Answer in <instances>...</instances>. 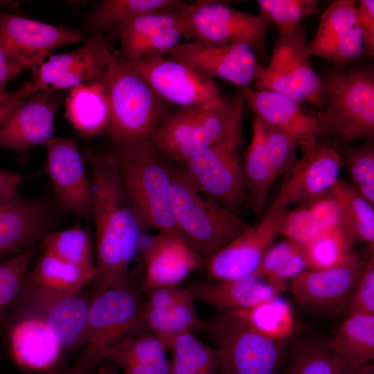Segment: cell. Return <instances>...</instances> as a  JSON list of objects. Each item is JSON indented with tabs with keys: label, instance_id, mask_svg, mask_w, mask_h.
<instances>
[{
	"label": "cell",
	"instance_id": "1",
	"mask_svg": "<svg viewBox=\"0 0 374 374\" xmlns=\"http://www.w3.org/2000/svg\"><path fill=\"white\" fill-rule=\"evenodd\" d=\"M91 165L96 225L97 288L130 285L127 272L140 231L121 182L114 154L85 150Z\"/></svg>",
	"mask_w": 374,
	"mask_h": 374
},
{
	"label": "cell",
	"instance_id": "2",
	"mask_svg": "<svg viewBox=\"0 0 374 374\" xmlns=\"http://www.w3.org/2000/svg\"><path fill=\"white\" fill-rule=\"evenodd\" d=\"M114 154L123 189L140 228L180 233L171 212L169 160L151 139L117 148Z\"/></svg>",
	"mask_w": 374,
	"mask_h": 374
},
{
	"label": "cell",
	"instance_id": "3",
	"mask_svg": "<svg viewBox=\"0 0 374 374\" xmlns=\"http://www.w3.org/2000/svg\"><path fill=\"white\" fill-rule=\"evenodd\" d=\"M168 166L175 224L198 255L208 260L249 225L195 186L175 163L169 160Z\"/></svg>",
	"mask_w": 374,
	"mask_h": 374
},
{
	"label": "cell",
	"instance_id": "4",
	"mask_svg": "<svg viewBox=\"0 0 374 374\" xmlns=\"http://www.w3.org/2000/svg\"><path fill=\"white\" fill-rule=\"evenodd\" d=\"M323 111L317 114L323 135L336 136L344 145L373 141L374 74L367 67L330 72L322 78Z\"/></svg>",
	"mask_w": 374,
	"mask_h": 374
},
{
	"label": "cell",
	"instance_id": "5",
	"mask_svg": "<svg viewBox=\"0 0 374 374\" xmlns=\"http://www.w3.org/2000/svg\"><path fill=\"white\" fill-rule=\"evenodd\" d=\"M102 83L109 106L107 134L116 147L150 140L161 123L163 100L118 51Z\"/></svg>",
	"mask_w": 374,
	"mask_h": 374
},
{
	"label": "cell",
	"instance_id": "6",
	"mask_svg": "<svg viewBox=\"0 0 374 374\" xmlns=\"http://www.w3.org/2000/svg\"><path fill=\"white\" fill-rule=\"evenodd\" d=\"M244 105L240 91L231 103L181 108L161 123L151 141L166 159L178 163L221 140L242 121Z\"/></svg>",
	"mask_w": 374,
	"mask_h": 374
},
{
	"label": "cell",
	"instance_id": "7",
	"mask_svg": "<svg viewBox=\"0 0 374 374\" xmlns=\"http://www.w3.org/2000/svg\"><path fill=\"white\" fill-rule=\"evenodd\" d=\"M243 141L240 121L218 142L176 163L195 186L236 214L247 204L239 154Z\"/></svg>",
	"mask_w": 374,
	"mask_h": 374
},
{
	"label": "cell",
	"instance_id": "8",
	"mask_svg": "<svg viewBox=\"0 0 374 374\" xmlns=\"http://www.w3.org/2000/svg\"><path fill=\"white\" fill-rule=\"evenodd\" d=\"M143 306L130 285L97 288L90 300L84 349L76 364L89 373L125 338L145 328Z\"/></svg>",
	"mask_w": 374,
	"mask_h": 374
},
{
	"label": "cell",
	"instance_id": "9",
	"mask_svg": "<svg viewBox=\"0 0 374 374\" xmlns=\"http://www.w3.org/2000/svg\"><path fill=\"white\" fill-rule=\"evenodd\" d=\"M198 326L215 345L217 374L276 373L282 342L261 335L225 311Z\"/></svg>",
	"mask_w": 374,
	"mask_h": 374
},
{
	"label": "cell",
	"instance_id": "10",
	"mask_svg": "<svg viewBox=\"0 0 374 374\" xmlns=\"http://www.w3.org/2000/svg\"><path fill=\"white\" fill-rule=\"evenodd\" d=\"M308 43L302 24L279 34L268 66H257L253 89L279 93L299 103L308 100L321 108L322 78L312 66Z\"/></svg>",
	"mask_w": 374,
	"mask_h": 374
},
{
	"label": "cell",
	"instance_id": "11",
	"mask_svg": "<svg viewBox=\"0 0 374 374\" xmlns=\"http://www.w3.org/2000/svg\"><path fill=\"white\" fill-rule=\"evenodd\" d=\"M296 148L291 136L258 116L254 118L243 170L247 204L257 214L265 212L276 179L297 161Z\"/></svg>",
	"mask_w": 374,
	"mask_h": 374
},
{
	"label": "cell",
	"instance_id": "12",
	"mask_svg": "<svg viewBox=\"0 0 374 374\" xmlns=\"http://www.w3.org/2000/svg\"><path fill=\"white\" fill-rule=\"evenodd\" d=\"M183 21L186 38L217 44L243 42L255 53L264 51L270 24L261 15L212 1L189 3L183 11Z\"/></svg>",
	"mask_w": 374,
	"mask_h": 374
},
{
	"label": "cell",
	"instance_id": "13",
	"mask_svg": "<svg viewBox=\"0 0 374 374\" xmlns=\"http://www.w3.org/2000/svg\"><path fill=\"white\" fill-rule=\"evenodd\" d=\"M125 62L160 98L181 108L225 100L213 79L166 55Z\"/></svg>",
	"mask_w": 374,
	"mask_h": 374
},
{
	"label": "cell",
	"instance_id": "14",
	"mask_svg": "<svg viewBox=\"0 0 374 374\" xmlns=\"http://www.w3.org/2000/svg\"><path fill=\"white\" fill-rule=\"evenodd\" d=\"M0 327L4 328L8 353L18 366L42 371L57 362L62 348L21 289Z\"/></svg>",
	"mask_w": 374,
	"mask_h": 374
},
{
	"label": "cell",
	"instance_id": "15",
	"mask_svg": "<svg viewBox=\"0 0 374 374\" xmlns=\"http://www.w3.org/2000/svg\"><path fill=\"white\" fill-rule=\"evenodd\" d=\"M116 54L103 33H96L77 50L52 55L47 62L32 66V81L39 90L51 91L102 82Z\"/></svg>",
	"mask_w": 374,
	"mask_h": 374
},
{
	"label": "cell",
	"instance_id": "16",
	"mask_svg": "<svg viewBox=\"0 0 374 374\" xmlns=\"http://www.w3.org/2000/svg\"><path fill=\"white\" fill-rule=\"evenodd\" d=\"M341 163L342 157L337 148L319 141L284 174L278 194L264 213L287 209L293 204L331 191L339 179Z\"/></svg>",
	"mask_w": 374,
	"mask_h": 374
},
{
	"label": "cell",
	"instance_id": "17",
	"mask_svg": "<svg viewBox=\"0 0 374 374\" xmlns=\"http://www.w3.org/2000/svg\"><path fill=\"white\" fill-rule=\"evenodd\" d=\"M212 78H219L242 89L253 82L258 64L255 52L243 42H181L166 55Z\"/></svg>",
	"mask_w": 374,
	"mask_h": 374
},
{
	"label": "cell",
	"instance_id": "18",
	"mask_svg": "<svg viewBox=\"0 0 374 374\" xmlns=\"http://www.w3.org/2000/svg\"><path fill=\"white\" fill-rule=\"evenodd\" d=\"M81 39L78 30L0 12V50L23 69L43 62L52 50Z\"/></svg>",
	"mask_w": 374,
	"mask_h": 374
},
{
	"label": "cell",
	"instance_id": "19",
	"mask_svg": "<svg viewBox=\"0 0 374 374\" xmlns=\"http://www.w3.org/2000/svg\"><path fill=\"white\" fill-rule=\"evenodd\" d=\"M288 208L265 213L261 220L242 233L208 260L209 275L219 281L253 275L264 255L280 235Z\"/></svg>",
	"mask_w": 374,
	"mask_h": 374
},
{
	"label": "cell",
	"instance_id": "20",
	"mask_svg": "<svg viewBox=\"0 0 374 374\" xmlns=\"http://www.w3.org/2000/svg\"><path fill=\"white\" fill-rule=\"evenodd\" d=\"M366 263L358 257L332 268L308 269L291 280L290 292L303 307L337 315L346 309Z\"/></svg>",
	"mask_w": 374,
	"mask_h": 374
},
{
	"label": "cell",
	"instance_id": "21",
	"mask_svg": "<svg viewBox=\"0 0 374 374\" xmlns=\"http://www.w3.org/2000/svg\"><path fill=\"white\" fill-rule=\"evenodd\" d=\"M183 11L145 13L117 25L120 58L132 62L166 55L184 37Z\"/></svg>",
	"mask_w": 374,
	"mask_h": 374
},
{
	"label": "cell",
	"instance_id": "22",
	"mask_svg": "<svg viewBox=\"0 0 374 374\" xmlns=\"http://www.w3.org/2000/svg\"><path fill=\"white\" fill-rule=\"evenodd\" d=\"M46 166L61 207L82 217L93 213V190L82 158L72 139L53 136L46 143Z\"/></svg>",
	"mask_w": 374,
	"mask_h": 374
},
{
	"label": "cell",
	"instance_id": "23",
	"mask_svg": "<svg viewBox=\"0 0 374 374\" xmlns=\"http://www.w3.org/2000/svg\"><path fill=\"white\" fill-rule=\"evenodd\" d=\"M60 98L39 90L24 100L0 124V148L18 152L46 144L53 136V121Z\"/></svg>",
	"mask_w": 374,
	"mask_h": 374
},
{
	"label": "cell",
	"instance_id": "24",
	"mask_svg": "<svg viewBox=\"0 0 374 374\" xmlns=\"http://www.w3.org/2000/svg\"><path fill=\"white\" fill-rule=\"evenodd\" d=\"M241 93L256 116L291 136L304 153L317 145L323 135L317 114L305 111L300 103L279 93L249 87L242 89Z\"/></svg>",
	"mask_w": 374,
	"mask_h": 374
},
{
	"label": "cell",
	"instance_id": "25",
	"mask_svg": "<svg viewBox=\"0 0 374 374\" xmlns=\"http://www.w3.org/2000/svg\"><path fill=\"white\" fill-rule=\"evenodd\" d=\"M145 276L141 290L160 286H176L199 263L201 257L178 232H159L142 248Z\"/></svg>",
	"mask_w": 374,
	"mask_h": 374
},
{
	"label": "cell",
	"instance_id": "26",
	"mask_svg": "<svg viewBox=\"0 0 374 374\" xmlns=\"http://www.w3.org/2000/svg\"><path fill=\"white\" fill-rule=\"evenodd\" d=\"M21 291L44 317L62 350L84 346L91 299L80 292L64 296L48 294L33 287L27 277Z\"/></svg>",
	"mask_w": 374,
	"mask_h": 374
},
{
	"label": "cell",
	"instance_id": "27",
	"mask_svg": "<svg viewBox=\"0 0 374 374\" xmlns=\"http://www.w3.org/2000/svg\"><path fill=\"white\" fill-rule=\"evenodd\" d=\"M51 212L41 200L18 196L0 201V258L22 253L45 236Z\"/></svg>",
	"mask_w": 374,
	"mask_h": 374
},
{
	"label": "cell",
	"instance_id": "28",
	"mask_svg": "<svg viewBox=\"0 0 374 374\" xmlns=\"http://www.w3.org/2000/svg\"><path fill=\"white\" fill-rule=\"evenodd\" d=\"M286 282L256 275L220 281L197 283L188 287L194 300H198L222 311L231 312L250 308L287 289Z\"/></svg>",
	"mask_w": 374,
	"mask_h": 374
},
{
	"label": "cell",
	"instance_id": "29",
	"mask_svg": "<svg viewBox=\"0 0 374 374\" xmlns=\"http://www.w3.org/2000/svg\"><path fill=\"white\" fill-rule=\"evenodd\" d=\"M65 116L79 134L92 138L107 134L109 106L102 82L91 81L69 89Z\"/></svg>",
	"mask_w": 374,
	"mask_h": 374
},
{
	"label": "cell",
	"instance_id": "30",
	"mask_svg": "<svg viewBox=\"0 0 374 374\" xmlns=\"http://www.w3.org/2000/svg\"><path fill=\"white\" fill-rule=\"evenodd\" d=\"M285 213L280 235L305 245L325 229L339 224L337 202L331 191L302 202Z\"/></svg>",
	"mask_w": 374,
	"mask_h": 374
},
{
	"label": "cell",
	"instance_id": "31",
	"mask_svg": "<svg viewBox=\"0 0 374 374\" xmlns=\"http://www.w3.org/2000/svg\"><path fill=\"white\" fill-rule=\"evenodd\" d=\"M373 364L354 368L332 348L329 340L313 337L299 338L283 374H371Z\"/></svg>",
	"mask_w": 374,
	"mask_h": 374
},
{
	"label": "cell",
	"instance_id": "32",
	"mask_svg": "<svg viewBox=\"0 0 374 374\" xmlns=\"http://www.w3.org/2000/svg\"><path fill=\"white\" fill-rule=\"evenodd\" d=\"M281 296H272L248 308L227 312L261 335L283 343L293 335L295 319L291 303Z\"/></svg>",
	"mask_w": 374,
	"mask_h": 374
},
{
	"label": "cell",
	"instance_id": "33",
	"mask_svg": "<svg viewBox=\"0 0 374 374\" xmlns=\"http://www.w3.org/2000/svg\"><path fill=\"white\" fill-rule=\"evenodd\" d=\"M333 350L354 368H361L374 358V315L346 316L329 340Z\"/></svg>",
	"mask_w": 374,
	"mask_h": 374
},
{
	"label": "cell",
	"instance_id": "34",
	"mask_svg": "<svg viewBox=\"0 0 374 374\" xmlns=\"http://www.w3.org/2000/svg\"><path fill=\"white\" fill-rule=\"evenodd\" d=\"M339 207V225L353 242L368 243L373 249V204L348 182L339 179L331 190Z\"/></svg>",
	"mask_w": 374,
	"mask_h": 374
},
{
	"label": "cell",
	"instance_id": "35",
	"mask_svg": "<svg viewBox=\"0 0 374 374\" xmlns=\"http://www.w3.org/2000/svg\"><path fill=\"white\" fill-rule=\"evenodd\" d=\"M188 5L181 0H104L92 9L87 27L93 33H103L136 16L153 12L182 11Z\"/></svg>",
	"mask_w": 374,
	"mask_h": 374
},
{
	"label": "cell",
	"instance_id": "36",
	"mask_svg": "<svg viewBox=\"0 0 374 374\" xmlns=\"http://www.w3.org/2000/svg\"><path fill=\"white\" fill-rule=\"evenodd\" d=\"M27 280L35 288L55 296L78 293L89 281L76 267L45 253L37 260Z\"/></svg>",
	"mask_w": 374,
	"mask_h": 374
},
{
	"label": "cell",
	"instance_id": "37",
	"mask_svg": "<svg viewBox=\"0 0 374 374\" xmlns=\"http://www.w3.org/2000/svg\"><path fill=\"white\" fill-rule=\"evenodd\" d=\"M42 247L50 254L80 269L89 280H94L96 260L89 234L79 226L46 235Z\"/></svg>",
	"mask_w": 374,
	"mask_h": 374
},
{
	"label": "cell",
	"instance_id": "38",
	"mask_svg": "<svg viewBox=\"0 0 374 374\" xmlns=\"http://www.w3.org/2000/svg\"><path fill=\"white\" fill-rule=\"evenodd\" d=\"M193 296H190L174 307L157 310L143 306V321L146 328L157 337L166 349H170L177 336L192 332L198 327L199 321L194 305Z\"/></svg>",
	"mask_w": 374,
	"mask_h": 374
},
{
	"label": "cell",
	"instance_id": "39",
	"mask_svg": "<svg viewBox=\"0 0 374 374\" xmlns=\"http://www.w3.org/2000/svg\"><path fill=\"white\" fill-rule=\"evenodd\" d=\"M353 244L339 224L325 229L304 245L309 269L332 268L356 259Z\"/></svg>",
	"mask_w": 374,
	"mask_h": 374
},
{
	"label": "cell",
	"instance_id": "40",
	"mask_svg": "<svg viewBox=\"0 0 374 374\" xmlns=\"http://www.w3.org/2000/svg\"><path fill=\"white\" fill-rule=\"evenodd\" d=\"M170 350L172 352L170 374H217L215 350L200 341L192 332L175 337Z\"/></svg>",
	"mask_w": 374,
	"mask_h": 374
},
{
	"label": "cell",
	"instance_id": "41",
	"mask_svg": "<svg viewBox=\"0 0 374 374\" xmlns=\"http://www.w3.org/2000/svg\"><path fill=\"white\" fill-rule=\"evenodd\" d=\"M308 269L304 245L285 239L270 246L253 275L286 282Z\"/></svg>",
	"mask_w": 374,
	"mask_h": 374
},
{
	"label": "cell",
	"instance_id": "42",
	"mask_svg": "<svg viewBox=\"0 0 374 374\" xmlns=\"http://www.w3.org/2000/svg\"><path fill=\"white\" fill-rule=\"evenodd\" d=\"M261 16L272 23L279 34L296 30L306 18L319 13L317 0H258Z\"/></svg>",
	"mask_w": 374,
	"mask_h": 374
},
{
	"label": "cell",
	"instance_id": "43",
	"mask_svg": "<svg viewBox=\"0 0 374 374\" xmlns=\"http://www.w3.org/2000/svg\"><path fill=\"white\" fill-rule=\"evenodd\" d=\"M308 55H317L339 66L366 55L362 35L357 26L321 42H308Z\"/></svg>",
	"mask_w": 374,
	"mask_h": 374
},
{
	"label": "cell",
	"instance_id": "44",
	"mask_svg": "<svg viewBox=\"0 0 374 374\" xmlns=\"http://www.w3.org/2000/svg\"><path fill=\"white\" fill-rule=\"evenodd\" d=\"M350 183L367 201L374 204V145L372 141L359 146L346 144L343 150Z\"/></svg>",
	"mask_w": 374,
	"mask_h": 374
},
{
	"label": "cell",
	"instance_id": "45",
	"mask_svg": "<svg viewBox=\"0 0 374 374\" xmlns=\"http://www.w3.org/2000/svg\"><path fill=\"white\" fill-rule=\"evenodd\" d=\"M33 254L31 248L0 261V323L21 291Z\"/></svg>",
	"mask_w": 374,
	"mask_h": 374
},
{
	"label": "cell",
	"instance_id": "46",
	"mask_svg": "<svg viewBox=\"0 0 374 374\" xmlns=\"http://www.w3.org/2000/svg\"><path fill=\"white\" fill-rule=\"evenodd\" d=\"M357 3L353 0L332 2L322 13L313 43L328 40L356 26Z\"/></svg>",
	"mask_w": 374,
	"mask_h": 374
},
{
	"label": "cell",
	"instance_id": "47",
	"mask_svg": "<svg viewBox=\"0 0 374 374\" xmlns=\"http://www.w3.org/2000/svg\"><path fill=\"white\" fill-rule=\"evenodd\" d=\"M346 315H374V257L371 254L346 308Z\"/></svg>",
	"mask_w": 374,
	"mask_h": 374
},
{
	"label": "cell",
	"instance_id": "48",
	"mask_svg": "<svg viewBox=\"0 0 374 374\" xmlns=\"http://www.w3.org/2000/svg\"><path fill=\"white\" fill-rule=\"evenodd\" d=\"M148 293L145 306L157 310H164L174 307L179 302L192 296L188 288L176 286H160L150 289Z\"/></svg>",
	"mask_w": 374,
	"mask_h": 374
},
{
	"label": "cell",
	"instance_id": "49",
	"mask_svg": "<svg viewBox=\"0 0 374 374\" xmlns=\"http://www.w3.org/2000/svg\"><path fill=\"white\" fill-rule=\"evenodd\" d=\"M356 26L362 35L366 55H374V1L361 0L357 3Z\"/></svg>",
	"mask_w": 374,
	"mask_h": 374
},
{
	"label": "cell",
	"instance_id": "50",
	"mask_svg": "<svg viewBox=\"0 0 374 374\" xmlns=\"http://www.w3.org/2000/svg\"><path fill=\"white\" fill-rule=\"evenodd\" d=\"M37 91L38 87L31 81L16 91L0 93V124L18 105Z\"/></svg>",
	"mask_w": 374,
	"mask_h": 374
},
{
	"label": "cell",
	"instance_id": "51",
	"mask_svg": "<svg viewBox=\"0 0 374 374\" xmlns=\"http://www.w3.org/2000/svg\"><path fill=\"white\" fill-rule=\"evenodd\" d=\"M24 176L0 170V201L17 196V190Z\"/></svg>",
	"mask_w": 374,
	"mask_h": 374
},
{
	"label": "cell",
	"instance_id": "52",
	"mask_svg": "<svg viewBox=\"0 0 374 374\" xmlns=\"http://www.w3.org/2000/svg\"><path fill=\"white\" fill-rule=\"evenodd\" d=\"M24 69L0 50V93L5 92L8 83Z\"/></svg>",
	"mask_w": 374,
	"mask_h": 374
},
{
	"label": "cell",
	"instance_id": "53",
	"mask_svg": "<svg viewBox=\"0 0 374 374\" xmlns=\"http://www.w3.org/2000/svg\"><path fill=\"white\" fill-rule=\"evenodd\" d=\"M87 371L83 370L81 367H80L77 364H75L72 368H69V370L64 371L55 374H88Z\"/></svg>",
	"mask_w": 374,
	"mask_h": 374
},
{
	"label": "cell",
	"instance_id": "54",
	"mask_svg": "<svg viewBox=\"0 0 374 374\" xmlns=\"http://www.w3.org/2000/svg\"><path fill=\"white\" fill-rule=\"evenodd\" d=\"M98 374H118V372L112 368L107 366H100Z\"/></svg>",
	"mask_w": 374,
	"mask_h": 374
},
{
	"label": "cell",
	"instance_id": "55",
	"mask_svg": "<svg viewBox=\"0 0 374 374\" xmlns=\"http://www.w3.org/2000/svg\"><path fill=\"white\" fill-rule=\"evenodd\" d=\"M371 374H374V371H373Z\"/></svg>",
	"mask_w": 374,
	"mask_h": 374
}]
</instances>
